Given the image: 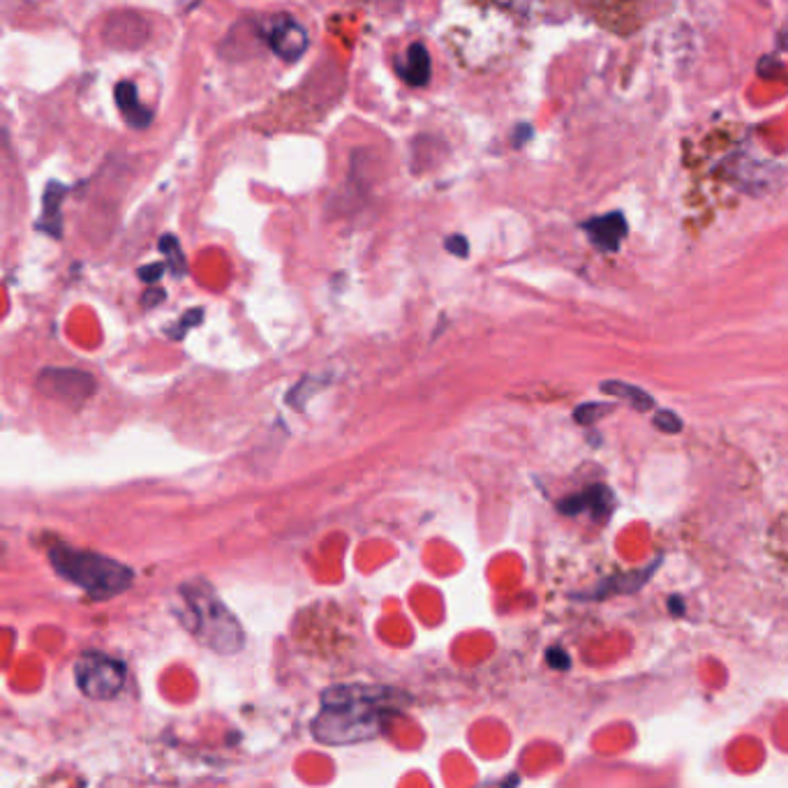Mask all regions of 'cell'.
I'll list each match as a JSON object with an SVG mask.
<instances>
[{"label": "cell", "instance_id": "ac0fdd59", "mask_svg": "<svg viewBox=\"0 0 788 788\" xmlns=\"http://www.w3.org/2000/svg\"><path fill=\"white\" fill-rule=\"evenodd\" d=\"M166 264H149V266H142L139 269V277L144 280V283H158V280L162 277Z\"/></svg>", "mask_w": 788, "mask_h": 788}, {"label": "cell", "instance_id": "ba28073f", "mask_svg": "<svg viewBox=\"0 0 788 788\" xmlns=\"http://www.w3.org/2000/svg\"><path fill=\"white\" fill-rule=\"evenodd\" d=\"M398 74L410 83V87H426L431 81V53L428 49L414 42L407 47L403 59L396 63Z\"/></svg>", "mask_w": 788, "mask_h": 788}, {"label": "cell", "instance_id": "9a60e30c", "mask_svg": "<svg viewBox=\"0 0 788 788\" xmlns=\"http://www.w3.org/2000/svg\"><path fill=\"white\" fill-rule=\"evenodd\" d=\"M655 426L661 431V433H668V435H675V433H680L683 431V418L675 414L673 410H659L655 414Z\"/></svg>", "mask_w": 788, "mask_h": 788}, {"label": "cell", "instance_id": "e0dca14e", "mask_svg": "<svg viewBox=\"0 0 788 788\" xmlns=\"http://www.w3.org/2000/svg\"><path fill=\"white\" fill-rule=\"evenodd\" d=\"M444 245H446V250L452 252V255H456V257H467V255H469V243H467V239L461 236V234L448 236V239L444 241Z\"/></svg>", "mask_w": 788, "mask_h": 788}, {"label": "cell", "instance_id": "2e32d148", "mask_svg": "<svg viewBox=\"0 0 788 788\" xmlns=\"http://www.w3.org/2000/svg\"><path fill=\"white\" fill-rule=\"evenodd\" d=\"M202 320H204V311H200V307H196V311H190L176 326L169 329V335L176 337V341H179V337L185 335V331H190L192 326H196Z\"/></svg>", "mask_w": 788, "mask_h": 788}, {"label": "cell", "instance_id": "52a82bcc", "mask_svg": "<svg viewBox=\"0 0 788 788\" xmlns=\"http://www.w3.org/2000/svg\"><path fill=\"white\" fill-rule=\"evenodd\" d=\"M583 230L599 250L615 252L620 250V243L627 236V220L623 213H606L602 218H593L583 222Z\"/></svg>", "mask_w": 788, "mask_h": 788}, {"label": "cell", "instance_id": "7c38bea8", "mask_svg": "<svg viewBox=\"0 0 788 788\" xmlns=\"http://www.w3.org/2000/svg\"><path fill=\"white\" fill-rule=\"evenodd\" d=\"M602 391L610 393V396L625 398L627 403H632V407H636L640 412H647V410L655 407V398L650 396V393H647L640 386H634V384H627V382H620V380L602 382Z\"/></svg>", "mask_w": 788, "mask_h": 788}, {"label": "cell", "instance_id": "d6986e66", "mask_svg": "<svg viewBox=\"0 0 788 788\" xmlns=\"http://www.w3.org/2000/svg\"><path fill=\"white\" fill-rule=\"evenodd\" d=\"M144 296H147L144 303H147L149 307H153V305H158V303L164 299V292H162V290H153V292H147Z\"/></svg>", "mask_w": 788, "mask_h": 788}, {"label": "cell", "instance_id": "ffe728a7", "mask_svg": "<svg viewBox=\"0 0 788 788\" xmlns=\"http://www.w3.org/2000/svg\"><path fill=\"white\" fill-rule=\"evenodd\" d=\"M518 130H521V132H518V134L514 137V144H516V147H523V142H525V139H529L532 130H529V125H521Z\"/></svg>", "mask_w": 788, "mask_h": 788}, {"label": "cell", "instance_id": "9c48e42d", "mask_svg": "<svg viewBox=\"0 0 788 788\" xmlns=\"http://www.w3.org/2000/svg\"><path fill=\"white\" fill-rule=\"evenodd\" d=\"M114 95H117L119 109L123 111V119H125L132 128L144 130V128L151 125V121H153L151 109L144 107L142 100H139V93H137L132 81H121L119 87H117V91H114Z\"/></svg>", "mask_w": 788, "mask_h": 788}, {"label": "cell", "instance_id": "3957f363", "mask_svg": "<svg viewBox=\"0 0 788 788\" xmlns=\"http://www.w3.org/2000/svg\"><path fill=\"white\" fill-rule=\"evenodd\" d=\"M185 606L190 610V629L211 650L220 655H234L243 645V629L206 583L183 587Z\"/></svg>", "mask_w": 788, "mask_h": 788}, {"label": "cell", "instance_id": "4fadbf2b", "mask_svg": "<svg viewBox=\"0 0 788 788\" xmlns=\"http://www.w3.org/2000/svg\"><path fill=\"white\" fill-rule=\"evenodd\" d=\"M160 252L166 257V269L172 271L174 277H183L188 273V262H185V255H183V250H181V243L176 241V236L172 234H164L158 243Z\"/></svg>", "mask_w": 788, "mask_h": 788}, {"label": "cell", "instance_id": "5b68a950", "mask_svg": "<svg viewBox=\"0 0 788 788\" xmlns=\"http://www.w3.org/2000/svg\"><path fill=\"white\" fill-rule=\"evenodd\" d=\"M38 388L53 401L81 405L95 393V380L79 368H44L38 375Z\"/></svg>", "mask_w": 788, "mask_h": 788}, {"label": "cell", "instance_id": "8fae6325", "mask_svg": "<svg viewBox=\"0 0 788 788\" xmlns=\"http://www.w3.org/2000/svg\"><path fill=\"white\" fill-rule=\"evenodd\" d=\"M610 504H613V495L608 493V488L604 486H595V488H589L580 495H574L569 499H565L559 504V509L574 516V514H580V512H593L597 518L602 514H606L610 509Z\"/></svg>", "mask_w": 788, "mask_h": 788}, {"label": "cell", "instance_id": "7a4b0ae2", "mask_svg": "<svg viewBox=\"0 0 788 788\" xmlns=\"http://www.w3.org/2000/svg\"><path fill=\"white\" fill-rule=\"evenodd\" d=\"M49 557L55 574L81 587L83 593L95 602L123 595L134 580L132 569L100 553L79 550L70 546H53Z\"/></svg>", "mask_w": 788, "mask_h": 788}, {"label": "cell", "instance_id": "6da1fadb", "mask_svg": "<svg viewBox=\"0 0 788 788\" xmlns=\"http://www.w3.org/2000/svg\"><path fill=\"white\" fill-rule=\"evenodd\" d=\"M396 691L375 685H337L324 691L313 736L324 745H352L380 736L398 713Z\"/></svg>", "mask_w": 788, "mask_h": 788}, {"label": "cell", "instance_id": "8992f818", "mask_svg": "<svg viewBox=\"0 0 788 788\" xmlns=\"http://www.w3.org/2000/svg\"><path fill=\"white\" fill-rule=\"evenodd\" d=\"M269 47L285 61H299L307 49V36L303 26L292 17H275L266 31Z\"/></svg>", "mask_w": 788, "mask_h": 788}, {"label": "cell", "instance_id": "5bb4252c", "mask_svg": "<svg viewBox=\"0 0 788 788\" xmlns=\"http://www.w3.org/2000/svg\"><path fill=\"white\" fill-rule=\"evenodd\" d=\"M613 412H615L613 403H587V405H578L574 410V421L580 426H593V424H597L599 418H604Z\"/></svg>", "mask_w": 788, "mask_h": 788}, {"label": "cell", "instance_id": "277c9868", "mask_svg": "<svg viewBox=\"0 0 788 788\" xmlns=\"http://www.w3.org/2000/svg\"><path fill=\"white\" fill-rule=\"evenodd\" d=\"M74 683L83 696L109 700L125 685V666L107 655H83L74 664Z\"/></svg>", "mask_w": 788, "mask_h": 788}, {"label": "cell", "instance_id": "30bf717a", "mask_svg": "<svg viewBox=\"0 0 788 788\" xmlns=\"http://www.w3.org/2000/svg\"><path fill=\"white\" fill-rule=\"evenodd\" d=\"M65 192L68 190L63 183H49L44 190V196H42V213L38 220V230L47 232L53 239H61V224H63L61 204H63Z\"/></svg>", "mask_w": 788, "mask_h": 788}]
</instances>
